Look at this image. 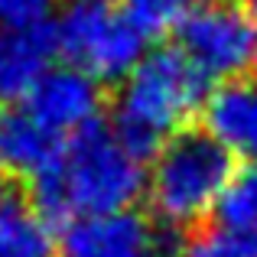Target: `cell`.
<instances>
[{"label":"cell","mask_w":257,"mask_h":257,"mask_svg":"<svg viewBox=\"0 0 257 257\" xmlns=\"http://www.w3.org/2000/svg\"><path fill=\"white\" fill-rule=\"evenodd\" d=\"M195 7H208V4H225V0H192Z\"/></svg>","instance_id":"e0dca14e"},{"label":"cell","mask_w":257,"mask_h":257,"mask_svg":"<svg viewBox=\"0 0 257 257\" xmlns=\"http://www.w3.org/2000/svg\"><path fill=\"white\" fill-rule=\"evenodd\" d=\"M0 257H62L52 225L13 186H0Z\"/></svg>","instance_id":"8fae6325"},{"label":"cell","mask_w":257,"mask_h":257,"mask_svg":"<svg viewBox=\"0 0 257 257\" xmlns=\"http://www.w3.org/2000/svg\"><path fill=\"white\" fill-rule=\"evenodd\" d=\"M192 0H120V10L124 17L144 33L150 36H166L170 30L186 20Z\"/></svg>","instance_id":"5bb4252c"},{"label":"cell","mask_w":257,"mask_h":257,"mask_svg":"<svg viewBox=\"0 0 257 257\" xmlns=\"http://www.w3.org/2000/svg\"><path fill=\"white\" fill-rule=\"evenodd\" d=\"M205 98L208 78L186 52L179 46H157L120 82L111 127L127 150L147 163L173 134L186 131L189 120L202 114Z\"/></svg>","instance_id":"7a4b0ae2"},{"label":"cell","mask_w":257,"mask_h":257,"mask_svg":"<svg viewBox=\"0 0 257 257\" xmlns=\"http://www.w3.org/2000/svg\"><path fill=\"white\" fill-rule=\"evenodd\" d=\"M52 26L59 56L98 82H124L147 56V36L111 0H62Z\"/></svg>","instance_id":"277c9868"},{"label":"cell","mask_w":257,"mask_h":257,"mask_svg":"<svg viewBox=\"0 0 257 257\" xmlns=\"http://www.w3.org/2000/svg\"><path fill=\"white\" fill-rule=\"evenodd\" d=\"M147 192L144 160L134 157L124 140L94 120L65 140L59 160L30 182V199L52 228L82 215L120 212Z\"/></svg>","instance_id":"6da1fadb"},{"label":"cell","mask_w":257,"mask_h":257,"mask_svg":"<svg viewBox=\"0 0 257 257\" xmlns=\"http://www.w3.org/2000/svg\"><path fill=\"white\" fill-rule=\"evenodd\" d=\"M176 46L208 82H238L257 62V30L244 7L208 4L186 13L176 26Z\"/></svg>","instance_id":"5b68a950"},{"label":"cell","mask_w":257,"mask_h":257,"mask_svg":"<svg viewBox=\"0 0 257 257\" xmlns=\"http://www.w3.org/2000/svg\"><path fill=\"white\" fill-rule=\"evenodd\" d=\"M65 140L52 134L26 104H0V173L36 179L59 160Z\"/></svg>","instance_id":"9c48e42d"},{"label":"cell","mask_w":257,"mask_h":257,"mask_svg":"<svg viewBox=\"0 0 257 257\" xmlns=\"http://www.w3.org/2000/svg\"><path fill=\"white\" fill-rule=\"evenodd\" d=\"M104 82L94 75L75 69V65H62V69H49L46 78L30 91L23 101L39 124H46L59 137H75L78 131L91 127L98 120L101 107H104Z\"/></svg>","instance_id":"52a82bcc"},{"label":"cell","mask_w":257,"mask_h":257,"mask_svg":"<svg viewBox=\"0 0 257 257\" xmlns=\"http://www.w3.org/2000/svg\"><path fill=\"white\" fill-rule=\"evenodd\" d=\"M202 127L225 147L231 157L257 163V85L225 82L205 98Z\"/></svg>","instance_id":"30bf717a"},{"label":"cell","mask_w":257,"mask_h":257,"mask_svg":"<svg viewBox=\"0 0 257 257\" xmlns=\"http://www.w3.org/2000/svg\"><path fill=\"white\" fill-rule=\"evenodd\" d=\"M244 13L251 17V23H254V30H257V0H244Z\"/></svg>","instance_id":"2e32d148"},{"label":"cell","mask_w":257,"mask_h":257,"mask_svg":"<svg viewBox=\"0 0 257 257\" xmlns=\"http://www.w3.org/2000/svg\"><path fill=\"white\" fill-rule=\"evenodd\" d=\"M62 0H0V26H36L49 23Z\"/></svg>","instance_id":"9a60e30c"},{"label":"cell","mask_w":257,"mask_h":257,"mask_svg":"<svg viewBox=\"0 0 257 257\" xmlns=\"http://www.w3.org/2000/svg\"><path fill=\"white\" fill-rule=\"evenodd\" d=\"M254 85H257V62H254Z\"/></svg>","instance_id":"ac0fdd59"},{"label":"cell","mask_w":257,"mask_h":257,"mask_svg":"<svg viewBox=\"0 0 257 257\" xmlns=\"http://www.w3.org/2000/svg\"><path fill=\"white\" fill-rule=\"evenodd\" d=\"M186 234L137 208L82 215L59 238L62 257H179Z\"/></svg>","instance_id":"8992f818"},{"label":"cell","mask_w":257,"mask_h":257,"mask_svg":"<svg viewBox=\"0 0 257 257\" xmlns=\"http://www.w3.org/2000/svg\"><path fill=\"white\" fill-rule=\"evenodd\" d=\"M179 257H257V231H238V228H205L186 234Z\"/></svg>","instance_id":"4fadbf2b"},{"label":"cell","mask_w":257,"mask_h":257,"mask_svg":"<svg viewBox=\"0 0 257 257\" xmlns=\"http://www.w3.org/2000/svg\"><path fill=\"white\" fill-rule=\"evenodd\" d=\"M215 218L221 228L257 231V163H244L221 192Z\"/></svg>","instance_id":"7c38bea8"},{"label":"cell","mask_w":257,"mask_h":257,"mask_svg":"<svg viewBox=\"0 0 257 257\" xmlns=\"http://www.w3.org/2000/svg\"><path fill=\"white\" fill-rule=\"evenodd\" d=\"M56 26H0V104H23L30 91L56 69Z\"/></svg>","instance_id":"ba28073f"},{"label":"cell","mask_w":257,"mask_h":257,"mask_svg":"<svg viewBox=\"0 0 257 257\" xmlns=\"http://www.w3.org/2000/svg\"><path fill=\"white\" fill-rule=\"evenodd\" d=\"M231 176L234 157L205 127H186L173 134L147 173L153 218L182 234L199 231L208 215H215Z\"/></svg>","instance_id":"3957f363"}]
</instances>
